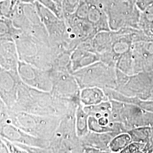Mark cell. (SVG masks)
<instances>
[{
	"mask_svg": "<svg viewBox=\"0 0 153 153\" xmlns=\"http://www.w3.org/2000/svg\"><path fill=\"white\" fill-rule=\"evenodd\" d=\"M61 118L9 110L6 122L10 123L32 136L50 142Z\"/></svg>",
	"mask_w": 153,
	"mask_h": 153,
	"instance_id": "obj_3",
	"label": "cell"
},
{
	"mask_svg": "<svg viewBox=\"0 0 153 153\" xmlns=\"http://www.w3.org/2000/svg\"><path fill=\"white\" fill-rule=\"evenodd\" d=\"M152 126H141L126 131L131 137V142L143 143L148 145L150 141Z\"/></svg>",
	"mask_w": 153,
	"mask_h": 153,
	"instance_id": "obj_22",
	"label": "cell"
},
{
	"mask_svg": "<svg viewBox=\"0 0 153 153\" xmlns=\"http://www.w3.org/2000/svg\"><path fill=\"white\" fill-rule=\"evenodd\" d=\"M3 139L5 142L6 145L9 151V153H25L22 149L16 143L11 142L4 138H3Z\"/></svg>",
	"mask_w": 153,
	"mask_h": 153,
	"instance_id": "obj_31",
	"label": "cell"
},
{
	"mask_svg": "<svg viewBox=\"0 0 153 153\" xmlns=\"http://www.w3.org/2000/svg\"><path fill=\"white\" fill-rule=\"evenodd\" d=\"M0 153H9L8 149L6 145L3 138L0 136Z\"/></svg>",
	"mask_w": 153,
	"mask_h": 153,
	"instance_id": "obj_32",
	"label": "cell"
},
{
	"mask_svg": "<svg viewBox=\"0 0 153 153\" xmlns=\"http://www.w3.org/2000/svg\"><path fill=\"white\" fill-rule=\"evenodd\" d=\"M71 68L74 72L100 61L97 53L77 46L71 52Z\"/></svg>",
	"mask_w": 153,
	"mask_h": 153,
	"instance_id": "obj_14",
	"label": "cell"
},
{
	"mask_svg": "<svg viewBox=\"0 0 153 153\" xmlns=\"http://www.w3.org/2000/svg\"><path fill=\"white\" fill-rule=\"evenodd\" d=\"M50 73L52 84L50 93L57 98L79 103L81 88L73 73L54 70Z\"/></svg>",
	"mask_w": 153,
	"mask_h": 153,
	"instance_id": "obj_8",
	"label": "cell"
},
{
	"mask_svg": "<svg viewBox=\"0 0 153 153\" xmlns=\"http://www.w3.org/2000/svg\"><path fill=\"white\" fill-rule=\"evenodd\" d=\"M89 9L86 20L96 29L97 33L103 31H111L108 16L104 9L99 6L89 3Z\"/></svg>",
	"mask_w": 153,
	"mask_h": 153,
	"instance_id": "obj_15",
	"label": "cell"
},
{
	"mask_svg": "<svg viewBox=\"0 0 153 153\" xmlns=\"http://www.w3.org/2000/svg\"><path fill=\"white\" fill-rule=\"evenodd\" d=\"M81 0H62L61 9L64 16L73 14L80 3Z\"/></svg>",
	"mask_w": 153,
	"mask_h": 153,
	"instance_id": "obj_26",
	"label": "cell"
},
{
	"mask_svg": "<svg viewBox=\"0 0 153 153\" xmlns=\"http://www.w3.org/2000/svg\"><path fill=\"white\" fill-rule=\"evenodd\" d=\"M21 82L18 73L6 70L0 66V97L9 110L16 103Z\"/></svg>",
	"mask_w": 153,
	"mask_h": 153,
	"instance_id": "obj_11",
	"label": "cell"
},
{
	"mask_svg": "<svg viewBox=\"0 0 153 153\" xmlns=\"http://www.w3.org/2000/svg\"><path fill=\"white\" fill-rule=\"evenodd\" d=\"M150 1H151V2H152V4L153 3V0H150Z\"/></svg>",
	"mask_w": 153,
	"mask_h": 153,
	"instance_id": "obj_35",
	"label": "cell"
},
{
	"mask_svg": "<svg viewBox=\"0 0 153 153\" xmlns=\"http://www.w3.org/2000/svg\"><path fill=\"white\" fill-rule=\"evenodd\" d=\"M81 90L97 87L102 89L117 88L116 68L99 61L73 73Z\"/></svg>",
	"mask_w": 153,
	"mask_h": 153,
	"instance_id": "obj_6",
	"label": "cell"
},
{
	"mask_svg": "<svg viewBox=\"0 0 153 153\" xmlns=\"http://www.w3.org/2000/svg\"><path fill=\"white\" fill-rule=\"evenodd\" d=\"M83 108L88 116H93L97 119L100 117H106L108 118L111 121L112 104L110 100L96 105L83 106Z\"/></svg>",
	"mask_w": 153,
	"mask_h": 153,
	"instance_id": "obj_19",
	"label": "cell"
},
{
	"mask_svg": "<svg viewBox=\"0 0 153 153\" xmlns=\"http://www.w3.org/2000/svg\"><path fill=\"white\" fill-rule=\"evenodd\" d=\"M14 40L19 60L42 69H51L53 50L49 40L39 38L20 30L14 36Z\"/></svg>",
	"mask_w": 153,
	"mask_h": 153,
	"instance_id": "obj_2",
	"label": "cell"
},
{
	"mask_svg": "<svg viewBox=\"0 0 153 153\" xmlns=\"http://www.w3.org/2000/svg\"><path fill=\"white\" fill-rule=\"evenodd\" d=\"M0 136L11 142L48 150L49 142L32 136L9 122L0 124Z\"/></svg>",
	"mask_w": 153,
	"mask_h": 153,
	"instance_id": "obj_10",
	"label": "cell"
},
{
	"mask_svg": "<svg viewBox=\"0 0 153 153\" xmlns=\"http://www.w3.org/2000/svg\"><path fill=\"white\" fill-rule=\"evenodd\" d=\"M20 2L25 4H34L36 0H19Z\"/></svg>",
	"mask_w": 153,
	"mask_h": 153,
	"instance_id": "obj_33",
	"label": "cell"
},
{
	"mask_svg": "<svg viewBox=\"0 0 153 153\" xmlns=\"http://www.w3.org/2000/svg\"><path fill=\"white\" fill-rule=\"evenodd\" d=\"M9 116V109L0 97V124L5 123Z\"/></svg>",
	"mask_w": 153,
	"mask_h": 153,
	"instance_id": "obj_30",
	"label": "cell"
},
{
	"mask_svg": "<svg viewBox=\"0 0 153 153\" xmlns=\"http://www.w3.org/2000/svg\"><path fill=\"white\" fill-rule=\"evenodd\" d=\"M79 99L83 106L96 105L109 100L104 90L97 87L82 88L81 90Z\"/></svg>",
	"mask_w": 153,
	"mask_h": 153,
	"instance_id": "obj_17",
	"label": "cell"
},
{
	"mask_svg": "<svg viewBox=\"0 0 153 153\" xmlns=\"http://www.w3.org/2000/svg\"><path fill=\"white\" fill-rule=\"evenodd\" d=\"M56 4H57L59 5L61 7V3H62V0H53Z\"/></svg>",
	"mask_w": 153,
	"mask_h": 153,
	"instance_id": "obj_34",
	"label": "cell"
},
{
	"mask_svg": "<svg viewBox=\"0 0 153 153\" xmlns=\"http://www.w3.org/2000/svg\"><path fill=\"white\" fill-rule=\"evenodd\" d=\"M18 31L10 18L0 17V41L14 39Z\"/></svg>",
	"mask_w": 153,
	"mask_h": 153,
	"instance_id": "obj_21",
	"label": "cell"
},
{
	"mask_svg": "<svg viewBox=\"0 0 153 153\" xmlns=\"http://www.w3.org/2000/svg\"><path fill=\"white\" fill-rule=\"evenodd\" d=\"M109 100L112 104L111 123H120L125 126L127 131L137 127L153 126V112L133 104Z\"/></svg>",
	"mask_w": 153,
	"mask_h": 153,
	"instance_id": "obj_7",
	"label": "cell"
},
{
	"mask_svg": "<svg viewBox=\"0 0 153 153\" xmlns=\"http://www.w3.org/2000/svg\"><path fill=\"white\" fill-rule=\"evenodd\" d=\"M19 61L14 39L0 41V66L6 70L18 73Z\"/></svg>",
	"mask_w": 153,
	"mask_h": 153,
	"instance_id": "obj_12",
	"label": "cell"
},
{
	"mask_svg": "<svg viewBox=\"0 0 153 153\" xmlns=\"http://www.w3.org/2000/svg\"><path fill=\"white\" fill-rule=\"evenodd\" d=\"M2 1V0H0V1Z\"/></svg>",
	"mask_w": 153,
	"mask_h": 153,
	"instance_id": "obj_36",
	"label": "cell"
},
{
	"mask_svg": "<svg viewBox=\"0 0 153 153\" xmlns=\"http://www.w3.org/2000/svg\"><path fill=\"white\" fill-rule=\"evenodd\" d=\"M18 2L19 0H2L0 1V16L11 19Z\"/></svg>",
	"mask_w": 153,
	"mask_h": 153,
	"instance_id": "obj_24",
	"label": "cell"
},
{
	"mask_svg": "<svg viewBox=\"0 0 153 153\" xmlns=\"http://www.w3.org/2000/svg\"><path fill=\"white\" fill-rule=\"evenodd\" d=\"M153 21V3L149 5L143 10L141 11L140 22V29L143 31Z\"/></svg>",
	"mask_w": 153,
	"mask_h": 153,
	"instance_id": "obj_25",
	"label": "cell"
},
{
	"mask_svg": "<svg viewBox=\"0 0 153 153\" xmlns=\"http://www.w3.org/2000/svg\"><path fill=\"white\" fill-rule=\"evenodd\" d=\"M18 73L23 83L31 88L50 91L52 80L50 70H45L19 60Z\"/></svg>",
	"mask_w": 153,
	"mask_h": 153,
	"instance_id": "obj_9",
	"label": "cell"
},
{
	"mask_svg": "<svg viewBox=\"0 0 153 153\" xmlns=\"http://www.w3.org/2000/svg\"><path fill=\"white\" fill-rule=\"evenodd\" d=\"M108 99L121 102L133 104L149 112H153V100H144L137 97H128L113 89H103Z\"/></svg>",
	"mask_w": 153,
	"mask_h": 153,
	"instance_id": "obj_16",
	"label": "cell"
},
{
	"mask_svg": "<svg viewBox=\"0 0 153 153\" xmlns=\"http://www.w3.org/2000/svg\"><path fill=\"white\" fill-rule=\"evenodd\" d=\"M88 117L80 102L76 107L75 113L76 133L79 138L85 136L90 131L88 126Z\"/></svg>",
	"mask_w": 153,
	"mask_h": 153,
	"instance_id": "obj_20",
	"label": "cell"
},
{
	"mask_svg": "<svg viewBox=\"0 0 153 153\" xmlns=\"http://www.w3.org/2000/svg\"><path fill=\"white\" fill-rule=\"evenodd\" d=\"M88 9L89 4L88 1L86 0H81L76 11L73 14L79 19L86 20Z\"/></svg>",
	"mask_w": 153,
	"mask_h": 153,
	"instance_id": "obj_28",
	"label": "cell"
},
{
	"mask_svg": "<svg viewBox=\"0 0 153 153\" xmlns=\"http://www.w3.org/2000/svg\"><path fill=\"white\" fill-rule=\"evenodd\" d=\"M145 144L138 142H131L121 153H141L143 152Z\"/></svg>",
	"mask_w": 153,
	"mask_h": 153,
	"instance_id": "obj_29",
	"label": "cell"
},
{
	"mask_svg": "<svg viewBox=\"0 0 153 153\" xmlns=\"http://www.w3.org/2000/svg\"><path fill=\"white\" fill-rule=\"evenodd\" d=\"M36 2H38L42 5L54 13L60 18L64 19V15L61 7L53 0H36Z\"/></svg>",
	"mask_w": 153,
	"mask_h": 153,
	"instance_id": "obj_27",
	"label": "cell"
},
{
	"mask_svg": "<svg viewBox=\"0 0 153 153\" xmlns=\"http://www.w3.org/2000/svg\"><path fill=\"white\" fill-rule=\"evenodd\" d=\"M112 31H103L97 33L91 40L93 52L100 56L109 51L112 42Z\"/></svg>",
	"mask_w": 153,
	"mask_h": 153,
	"instance_id": "obj_18",
	"label": "cell"
},
{
	"mask_svg": "<svg viewBox=\"0 0 153 153\" xmlns=\"http://www.w3.org/2000/svg\"><path fill=\"white\" fill-rule=\"evenodd\" d=\"M104 9L111 31L123 28L140 29L141 11L131 0H107Z\"/></svg>",
	"mask_w": 153,
	"mask_h": 153,
	"instance_id": "obj_5",
	"label": "cell"
},
{
	"mask_svg": "<svg viewBox=\"0 0 153 153\" xmlns=\"http://www.w3.org/2000/svg\"><path fill=\"white\" fill-rule=\"evenodd\" d=\"M131 142V137L127 132L121 133L112 138L109 143V149L111 153H121Z\"/></svg>",
	"mask_w": 153,
	"mask_h": 153,
	"instance_id": "obj_23",
	"label": "cell"
},
{
	"mask_svg": "<svg viewBox=\"0 0 153 153\" xmlns=\"http://www.w3.org/2000/svg\"><path fill=\"white\" fill-rule=\"evenodd\" d=\"M79 103L57 98L50 91L31 88L21 82L16 103L10 111L61 118L68 112L76 110Z\"/></svg>",
	"mask_w": 153,
	"mask_h": 153,
	"instance_id": "obj_1",
	"label": "cell"
},
{
	"mask_svg": "<svg viewBox=\"0 0 153 153\" xmlns=\"http://www.w3.org/2000/svg\"><path fill=\"white\" fill-rule=\"evenodd\" d=\"M115 132L97 133L89 131L87 134L80 138L83 147L88 146L96 149L100 153H111L109 143L117 136Z\"/></svg>",
	"mask_w": 153,
	"mask_h": 153,
	"instance_id": "obj_13",
	"label": "cell"
},
{
	"mask_svg": "<svg viewBox=\"0 0 153 153\" xmlns=\"http://www.w3.org/2000/svg\"><path fill=\"white\" fill-rule=\"evenodd\" d=\"M76 110L68 112L61 118L49 142V153H83L81 138L76 133Z\"/></svg>",
	"mask_w": 153,
	"mask_h": 153,
	"instance_id": "obj_4",
	"label": "cell"
}]
</instances>
